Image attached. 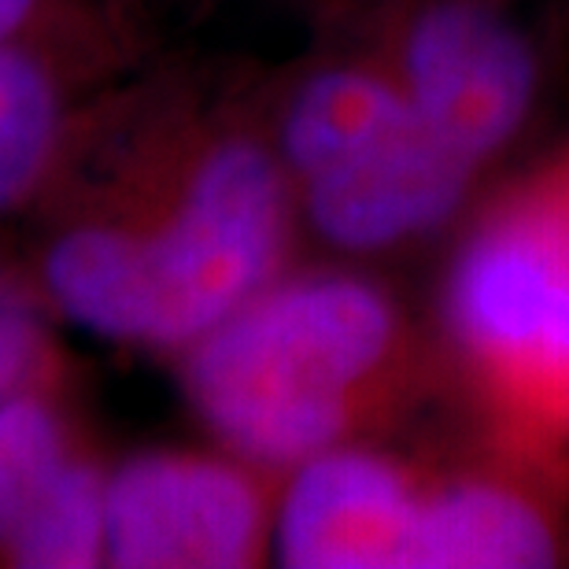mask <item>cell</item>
<instances>
[{
  "mask_svg": "<svg viewBox=\"0 0 569 569\" xmlns=\"http://www.w3.org/2000/svg\"><path fill=\"white\" fill-rule=\"evenodd\" d=\"M22 256L60 326L170 362L307 241L263 74L156 67L78 111Z\"/></svg>",
  "mask_w": 569,
  "mask_h": 569,
  "instance_id": "cell-1",
  "label": "cell"
},
{
  "mask_svg": "<svg viewBox=\"0 0 569 569\" xmlns=\"http://www.w3.org/2000/svg\"><path fill=\"white\" fill-rule=\"evenodd\" d=\"M167 367L203 437L270 473L411 437L451 407L429 307L418 311L389 270L311 252Z\"/></svg>",
  "mask_w": 569,
  "mask_h": 569,
  "instance_id": "cell-2",
  "label": "cell"
},
{
  "mask_svg": "<svg viewBox=\"0 0 569 569\" xmlns=\"http://www.w3.org/2000/svg\"><path fill=\"white\" fill-rule=\"evenodd\" d=\"M263 116L311 256L411 263L440 252L488 189L378 56L329 19L303 56L263 74Z\"/></svg>",
  "mask_w": 569,
  "mask_h": 569,
  "instance_id": "cell-3",
  "label": "cell"
},
{
  "mask_svg": "<svg viewBox=\"0 0 569 569\" xmlns=\"http://www.w3.org/2000/svg\"><path fill=\"white\" fill-rule=\"evenodd\" d=\"M429 318L455 415L569 455V127L466 211L440 248Z\"/></svg>",
  "mask_w": 569,
  "mask_h": 569,
  "instance_id": "cell-4",
  "label": "cell"
},
{
  "mask_svg": "<svg viewBox=\"0 0 569 569\" xmlns=\"http://www.w3.org/2000/svg\"><path fill=\"white\" fill-rule=\"evenodd\" d=\"M566 11L562 0H329L322 19L367 44L492 186L551 138Z\"/></svg>",
  "mask_w": 569,
  "mask_h": 569,
  "instance_id": "cell-5",
  "label": "cell"
},
{
  "mask_svg": "<svg viewBox=\"0 0 569 569\" xmlns=\"http://www.w3.org/2000/svg\"><path fill=\"white\" fill-rule=\"evenodd\" d=\"M281 473L222 443H159L108 466L104 566L259 569L274 566Z\"/></svg>",
  "mask_w": 569,
  "mask_h": 569,
  "instance_id": "cell-6",
  "label": "cell"
},
{
  "mask_svg": "<svg viewBox=\"0 0 569 569\" xmlns=\"http://www.w3.org/2000/svg\"><path fill=\"white\" fill-rule=\"evenodd\" d=\"M422 455L415 569L569 566V455L503 440L462 415Z\"/></svg>",
  "mask_w": 569,
  "mask_h": 569,
  "instance_id": "cell-7",
  "label": "cell"
},
{
  "mask_svg": "<svg viewBox=\"0 0 569 569\" xmlns=\"http://www.w3.org/2000/svg\"><path fill=\"white\" fill-rule=\"evenodd\" d=\"M426 455L411 437L322 451L281 473L274 566L415 569Z\"/></svg>",
  "mask_w": 569,
  "mask_h": 569,
  "instance_id": "cell-8",
  "label": "cell"
},
{
  "mask_svg": "<svg viewBox=\"0 0 569 569\" xmlns=\"http://www.w3.org/2000/svg\"><path fill=\"white\" fill-rule=\"evenodd\" d=\"M108 78L56 49L0 44V226L27 219L71 141L78 111Z\"/></svg>",
  "mask_w": 569,
  "mask_h": 569,
  "instance_id": "cell-9",
  "label": "cell"
},
{
  "mask_svg": "<svg viewBox=\"0 0 569 569\" xmlns=\"http://www.w3.org/2000/svg\"><path fill=\"white\" fill-rule=\"evenodd\" d=\"M93 448L71 381L38 385L0 403V569L33 510Z\"/></svg>",
  "mask_w": 569,
  "mask_h": 569,
  "instance_id": "cell-10",
  "label": "cell"
},
{
  "mask_svg": "<svg viewBox=\"0 0 569 569\" xmlns=\"http://www.w3.org/2000/svg\"><path fill=\"white\" fill-rule=\"evenodd\" d=\"M111 459L86 451L11 543L4 569H100Z\"/></svg>",
  "mask_w": 569,
  "mask_h": 569,
  "instance_id": "cell-11",
  "label": "cell"
},
{
  "mask_svg": "<svg viewBox=\"0 0 569 569\" xmlns=\"http://www.w3.org/2000/svg\"><path fill=\"white\" fill-rule=\"evenodd\" d=\"M60 381H71L60 348V318L49 311L22 259H0V403Z\"/></svg>",
  "mask_w": 569,
  "mask_h": 569,
  "instance_id": "cell-12",
  "label": "cell"
},
{
  "mask_svg": "<svg viewBox=\"0 0 569 569\" xmlns=\"http://www.w3.org/2000/svg\"><path fill=\"white\" fill-rule=\"evenodd\" d=\"M0 44H41L111 78L130 63V38L119 19L86 0H0Z\"/></svg>",
  "mask_w": 569,
  "mask_h": 569,
  "instance_id": "cell-13",
  "label": "cell"
},
{
  "mask_svg": "<svg viewBox=\"0 0 569 569\" xmlns=\"http://www.w3.org/2000/svg\"><path fill=\"white\" fill-rule=\"evenodd\" d=\"M562 4H566V8H569V0H562Z\"/></svg>",
  "mask_w": 569,
  "mask_h": 569,
  "instance_id": "cell-14",
  "label": "cell"
}]
</instances>
